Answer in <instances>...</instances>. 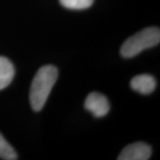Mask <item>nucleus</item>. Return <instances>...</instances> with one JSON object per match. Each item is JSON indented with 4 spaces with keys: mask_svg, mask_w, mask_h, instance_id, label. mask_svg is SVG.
Wrapping results in <instances>:
<instances>
[{
    "mask_svg": "<svg viewBox=\"0 0 160 160\" xmlns=\"http://www.w3.org/2000/svg\"><path fill=\"white\" fill-rule=\"evenodd\" d=\"M85 108L95 118H102L109 113L110 105L106 96L102 93L93 92L89 93L86 97Z\"/></svg>",
    "mask_w": 160,
    "mask_h": 160,
    "instance_id": "7ed1b4c3",
    "label": "nucleus"
},
{
    "mask_svg": "<svg viewBox=\"0 0 160 160\" xmlns=\"http://www.w3.org/2000/svg\"><path fill=\"white\" fill-rule=\"evenodd\" d=\"M160 42V30L157 27L146 28L125 41L120 49L124 58H132L143 50L158 46Z\"/></svg>",
    "mask_w": 160,
    "mask_h": 160,
    "instance_id": "f03ea898",
    "label": "nucleus"
},
{
    "mask_svg": "<svg viewBox=\"0 0 160 160\" xmlns=\"http://www.w3.org/2000/svg\"><path fill=\"white\" fill-rule=\"evenodd\" d=\"M130 86L133 91L142 94H149L156 89L157 82L151 75L142 74L134 77L131 80Z\"/></svg>",
    "mask_w": 160,
    "mask_h": 160,
    "instance_id": "39448f33",
    "label": "nucleus"
},
{
    "mask_svg": "<svg viewBox=\"0 0 160 160\" xmlns=\"http://www.w3.org/2000/svg\"><path fill=\"white\" fill-rule=\"evenodd\" d=\"M15 74L13 64L6 57L0 56V90L11 84Z\"/></svg>",
    "mask_w": 160,
    "mask_h": 160,
    "instance_id": "423d86ee",
    "label": "nucleus"
},
{
    "mask_svg": "<svg viewBox=\"0 0 160 160\" xmlns=\"http://www.w3.org/2000/svg\"><path fill=\"white\" fill-rule=\"evenodd\" d=\"M61 5L68 9L82 10L92 5L93 0H60Z\"/></svg>",
    "mask_w": 160,
    "mask_h": 160,
    "instance_id": "6e6552de",
    "label": "nucleus"
},
{
    "mask_svg": "<svg viewBox=\"0 0 160 160\" xmlns=\"http://www.w3.org/2000/svg\"><path fill=\"white\" fill-rule=\"evenodd\" d=\"M0 158L4 160H16L17 154L14 149L0 133Z\"/></svg>",
    "mask_w": 160,
    "mask_h": 160,
    "instance_id": "0eeeda50",
    "label": "nucleus"
},
{
    "mask_svg": "<svg viewBox=\"0 0 160 160\" xmlns=\"http://www.w3.org/2000/svg\"><path fill=\"white\" fill-rule=\"evenodd\" d=\"M57 78L58 69L53 65H46L38 69L29 92V102L33 110L40 111L44 108Z\"/></svg>",
    "mask_w": 160,
    "mask_h": 160,
    "instance_id": "f257e3e1",
    "label": "nucleus"
},
{
    "mask_svg": "<svg viewBox=\"0 0 160 160\" xmlns=\"http://www.w3.org/2000/svg\"><path fill=\"white\" fill-rule=\"evenodd\" d=\"M151 156V148L145 142H134L126 146L118 157V160H148Z\"/></svg>",
    "mask_w": 160,
    "mask_h": 160,
    "instance_id": "20e7f679",
    "label": "nucleus"
}]
</instances>
